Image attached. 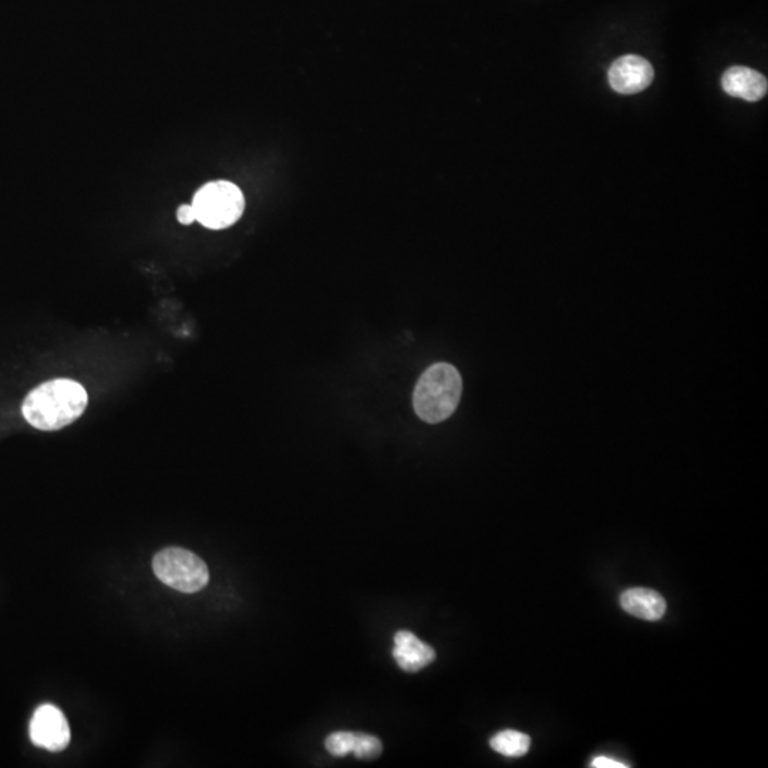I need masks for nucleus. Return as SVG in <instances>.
Returning a JSON list of instances; mask_svg holds the SVG:
<instances>
[{"mask_svg": "<svg viewBox=\"0 0 768 768\" xmlns=\"http://www.w3.org/2000/svg\"><path fill=\"white\" fill-rule=\"evenodd\" d=\"M89 404L82 384L70 379L50 380L26 396L22 413L37 430L55 431L74 423Z\"/></svg>", "mask_w": 768, "mask_h": 768, "instance_id": "f257e3e1", "label": "nucleus"}, {"mask_svg": "<svg viewBox=\"0 0 768 768\" xmlns=\"http://www.w3.org/2000/svg\"><path fill=\"white\" fill-rule=\"evenodd\" d=\"M382 741L372 734L355 733V744H353L352 753L357 759L375 760L382 754Z\"/></svg>", "mask_w": 768, "mask_h": 768, "instance_id": "9b49d317", "label": "nucleus"}, {"mask_svg": "<svg viewBox=\"0 0 768 768\" xmlns=\"http://www.w3.org/2000/svg\"><path fill=\"white\" fill-rule=\"evenodd\" d=\"M653 67L643 57L628 55L613 62L609 83L616 93L636 94L648 89L653 82Z\"/></svg>", "mask_w": 768, "mask_h": 768, "instance_id": "423d86ee", "label": "nucleus"}, {"mask_svg": "<svg viewBox=\"0 0 768 768\" xmlns=\"http://www.w3.org/2000/svg\"><path fill=\"white\" fill-rule=\"evenodd\" d=\"M30 740L37 747L62 751L70 743V727L62 710L53 704L37 707L30 722Z\"/></svg>", "mask_w": 768, "mask_h": 768, "instance_id": "39448f33", "label": "nucleus"}, {"mask_svg": "<svg viewBox=\"0 0 768 768\" xmlns=\"http://www.w3.org/2000/svg\"><path fill=\"white\" fill-rule=\"evenodd\" d=\"M722 87L729 96L759 101L767 94V79L750 67L734 66L723 74Z\"/></svg>", "mask_w": 768, "mask_h": 768, "instance_id": "6e6552de", "label": "nucleus"}, {"mask_svg": "<svg viewBox=\"0 0 768 768\" xmlns=\"http://www.w3.org/2000/svg\"><path fill=\"white\" fill-rule=\"evenodd\" d=\"M153 568L163 584L184 594H195L210 581L207 564L198 555L183 548H165L158 552Z\"/></svg>", "mask_w": 768, "mask_h": 768, "instance_id": "20e7f679", "label": "nucleus"}, {"mask_svg": "<svg viewBox=\"0 0 768 768\" xmlns=\"http://www.w3.org/2000/svg\"><path fill=\"white\" fill-rule=\"evenodd\" d=\"M623 611L645 621H659L666 613L665 598L659 592L646 588H633L621 595Z\"/></svg>", "mask_w": 768, "mask_h": 768, "instance_id": "1a4fd4ad", "label": "nucleus"}, {"mask_svg": "<svg viewBox=\"0 0 768 768\" xmlns=\"http://www.w3.org/2000/svg\"><path fill=\"white\" fill-rule=\"evenodd\" d=\"M463 393V380L456 367L436 363L429 367L414 389V412L426 423L437 424L456 412Z\"/></svg>", "mask_w": 768, "mask_h": 768, "instance_id": "f03ea898", "label": "nucleus"}, {"mask_svg": "<svg viewBox=\"0 0 768 768\" xmlns=\"http://www.w3.org/2000/svg\"><path fill=\"white\" fill-rule=\"evenodd\" d=\"M177 218L183 225H191L192 222L197 221L194 208H192V205L188 204L181 205V207L178 208Z\"/></svg>", "mask_w": 768, "mask_h": 768, "instance_id": "4468645a", "label": "nucleus"}, {"mask_svg": "<svg viewBox=\"0 0 768 768\" xmlns=\"http://www.w3.org/2000/svg\"><path fill=\"white\" fill-rule=\"evenodd\" d=\"M355 733L335 732L326 737L325 746L332 756L345 757L353 751Z\"/></svg>", "mask_w": 768, "mask_h": 768, "instance_id": "f8f14e48", "label": "nucleus"}, {"mask_svg": "<svg viewBox=\"0 0 768 768\" xmlns=\"http://www.w3.org/2000/svg\"><path fill=\"white\" fill-rule=\"evenodd\" d=\"M592 767L595 768H628V764L621 763V761L611 759V757L599 756L592 760Z\"/></svg>", "mask_w": 768, "mask_h": 768, "instance_id": "ddd939ff", "label": "nucleus"}, {"mask_svg": "<svg viewBox=\"0 0 768 768\" xmlns=\"http://www.w3.org/2000/svg\"><path fill=\"white\" fill-rule=\"evenodd\" d=\"M490 746L505 757H522L530 750L531 739L528 734L517 730H503L490 740Z\"/></svg>", "mask_w": 768, "mask_h": 768, "instance_id": "9d476101", "label": "nucleus"}, {"mask_svg": "<svg viewBox=\"0 0 768 768\" xmlns=\"http://www.w3.org/2000/svg\"><path fill=\"white\" fill-rule=\"evenodd\" d=\"M393 658L404 672L416 673L434 662L436 652L414 633L400 631L394 635Z\"/></svg>", "mask_w": 768, "mask_h": 768, "instance_id": "0eeeda50", "label": "nucleus"}, {"mask_svg": "<svg viewBox=\"0 0 768 768\" xmlns=\"http://www.w3.org/2000/svg\"><path fill=\"white\" fill-rule=\"evenodd\" d=\"M191 205L197 221L205 228L225 229L244 214L245 198L237 185L214 181L197 191Z\"/></svg>", "mask_w": 768, "mask_h": 768, "instance_id": "7ed1b4c3", "label": "nucleus"}]
</instances>
